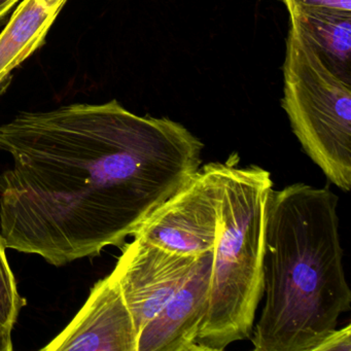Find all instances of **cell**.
Listing matches in <instances>:
<instances>
[{
    "mask_svg": "<svg viewBox=\"0 0 351 351\" xmlns=\"http://www.w3.org/2000/svg\"><path fill=\"white\" fill-rule=\"evenodd\" d=\"M204 143L117 100L17 114L0 125V235L61 267L122 246L202 165Z\"/></svg>",
    "mask_w": 351,
    "mask_h": 351,
    "instance_id": "obj_1",
    "label": "cell"
},
{
    "mask_svg": "<svg viewBox=\"0 0 351 351\" xmlns=\"http://www.w3.org/2000/svg\"><path fill=\"white\" fill-rule=\"evenodd\" d=\"M338 203L328 186L298 182L270 191L254 351H313L350 310Z\"/></svg>",
    "mask_w": 351,
    "mask_h": 351,
    "instance_id": "obj_2",
    "label": "cell"
},
{
    "mask_svg": "<svg viewBox=\"0 0 351 351\" xmlns=\"http://www.w3.org/2000/svg\"><path fill=\"white\" fill-rule=\"evenodd\" d=\"M239 162L237 153L215 162L219 219L208 307L197 340L201 351H223L250 339L264 295L267 201L273 182L268 170L240 167Z\"/></svg>",
    "mask_w": 351,
    "mask_h": 351,
    "instance_id": "obj_3",
    "label": "cell"
},
{
    "mask_svg": "<svg viewBox=\"0 0 351 351\" xmlns=\"http://www.w3.org/2000/svg\"><path fill=\"white\" fill-rule=\"evenodd\" d=\"M281 106L306 155L332 184L351 188V84L330 71L289 24Z\"/></svg>",
    "mask_w": 351,
    "mask_h": 351,
    "instance_id": "obj_4",
    "label": "cell"
},
{
    "mask_svg": "<svg viewBox=\"0 0 351 351\" xmlns=\"http://www.w3.org/2000/svg\"><path fill=\"white\" fill-rule=\"evenodd\" d=\"M215 162L206 164L141 223L133 237L176 254L201 256L213 252L219 219Z\"/></svg>",
    "mask_w": 351,
    "mask_h": 351,
    "instance_id": "obj_5",
    "label": "cell"
},
{
    "mask_svg": "<svg viewBox=\"0 0 351 351\" xmlns=\"http://www.w3.org/2000/svg\"><path fill=\"white\" fill-rule=\"evenodd\" d=\"M200 256L176 254L134 237L123 248L112 272L137 332L186 282Z\"/></svg>",
    "mask_w": 351,
    "mask_h": 351,
    "instance_id": "obj_6",
    "label": "cell"
},
{
    "mask_svg": "<svg viewBox=\"0 0 351 351\" xmlns=\"http://www.w3.org/2000/svg\"><path fill=\"white\" fill-rule=\"evenodd\" d=\"M132 314L112 275L98 280L66 328L43 351H137Z\"/></svg>",
    "mask_w": 351,
    "mask_h": 351,
    "instance_id": "obj_7",
    "label": "cell"
},
{
    "mask_svg": "<svg viewBox=\"0 0 351 351\" xmlns=\"http://www.w3.org/2000/svg\"><path fill=\"white\" fill-rule=\"evenodd\" d=\"M213 252L199 258L186 282L141 328L137 351H201L198 335L208 307Z\"/></svg>",
    "mask_w": 351,
    "mask_h": 351,
    "instance_id": "obj_8",
    "label": "cell"
},
{
    "mask_svg": "<svg viewBox=\"0 0 351 351\" xmlns=\"http://www.w3.org/2000/svg\"><path fill=\"white\" fill-rule=\"evenodd\" d=\"M293 26L322 62L351 84V13L283 3Z\"/></svg>",
    "mask_w": 351,
    "mask_h": 351,
    "instance_id": "obj_9",
    "label": "cell"
},
{
    "mask_svg": "<svg viewBox=\"0 0 351 351\" xmlns=\"http://www.w3.org/2000/svg\"><path fill=\"white\" fill-rule=\"evenodd\" d=\"M67 0H23L0 34V89L13 71L44 45Z\"/></svg>",
    "mask_w": 351,
    "mask_h": 351,
    "instance_id": "obj_10",
    "label": "cell"
},
{
    "mask_svg": "<svg viewBox=\"0 0 351 351\" xmlns=\"http://www.w3.org/2000/svg\"><path fill=\"white\" fill-rule=\"evenodd\" d=\"M7 246L0 235V351L13 350V330L20 312L25 307V298L20 295L15 275L8 261Z\"/></svg>",
    "mask_w": 351,
    "mask_h": 351,
    "instance_id": "obj_11",
    "label": "cell"
},
{
    "mask_svg": "<svg viewBox=\"0 0 351 351\" xmlns=\"http://www.w3.org/2000/svg\"><path fill=\"white\" fill-rule=\"evenodd\" d=\"M313 351H351V326L330 330Z\"/></svg>",
    "mask_w": 351,
    "mask_h": 351,
    "instance_id": "obj_12",
    "label": "cell"
},
{
    "mask_svg": "<svg viewBox=\"0 0 351 351\" xmlns=\"http://www.w3.org/2000/svg\"><path fill=\"white\" fill-rule=\"evenodd\" d=\"M282 3L316 9H330L351 13V0H281Z\"/></svg>",
    "mask_w": 351,
    "mask_h": 351,
    "instance_id": "obj_13",
    "label": "cell"
},
{
    "mask_svg": "<svg viewBox=\"0 0 351 351\" xmlns=\"http://www.w3.org/2000/svg\"><path fill=\"white\" fill-rule=\"evenodd\" d=\"M19 0H0V19L5 17L10 10L13 9L17 5Z\"/></svg>",
    "mask_w": 351,
    "mask_h": 351,
    "instance_id": "obj_14",
    "label": "cell"
}]
</instances>
